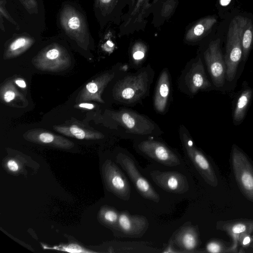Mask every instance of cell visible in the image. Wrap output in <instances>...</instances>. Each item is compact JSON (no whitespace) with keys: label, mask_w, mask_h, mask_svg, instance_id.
<instances>
[{"label":"cell","mask_w":253,"mask_h":253,"mask_svg":"<svg viewBox=\"0 0 253 253\" xmlns=\"http://www.w3.org/2000/svg\"><path fill=\"white\" fill-rule=\"evenodd\" d=\"M62 251L68 252H88L86 250H84L83 247L77 244H70L66 246L63 247L61 249Z\"/></svg>","instance_id":"26"},{"label":"cell","mask_w":253,"mask_h":253,"mask_svg":"<svg viewBox=\"0 0 253 253\" xmlns=\"http://www.w3.org/2000/svg\"><path fill=\"white\" fill-rule=\"evenodd\" d=\"M7 169L12 173L18 172L20 169L19 163L14 159H9L5 164Z\"/></svg>","instance_id":"23"},{"label":"cell","mask_w":253,"mask_h":253,"mask_svg":"<svg viewBox=\"0 0 253 253\" xmlns=\"http://www.w3.org/2000/svg\"><path fill=\"white\" fill-rule=\"evenodd\" d=\"M79 107L84 108L87 109H92L94 108V105L90 103H81L79 105Z\"/></svg>","instance_id":"33"},{"label":"cell","mask_w":253,"mask_h":253,"mask_svg":"<svg viewBox=\"0 0 253 253\" xmlns=\"http://www.w3.org/2000/svg\"><path fill=\"white\" fill-rule=\"evenodd\" d=\"M57 129L60 133L79 139H97L102 138L104 136L100 133L87 131L76 125H72L68 128L59 127Z\"/></svg>","instance_id":"18"},{"label":"cell","mask_w":253,"mask_h":253,"mask_svg":"<svg viewBox=\"0 0 253 253\" xmlns=\"http://www.w3.org/2000/svg\"><path fill=\"white\" fill-rule=\"evenodd\" d=\"M248 233H242L239 236V242L243 247H246L250 245L251 243L253 241V238Z\"/></svg>","instance_id":"24"},{"label":"cell","mask_w":253,"mask_h":253,"mask_svg":"<svg viewBox=\"0 0 253 253\" xmlns=\"http://www.w3.org/2000/svg\"><path fill=\"white\" fill-rule=\"evenodd\" d=\"M184 83L188 90L192 94L212 88V84L207 78L201 59L191 64L185 75Z\"/></svg>","instance_id":"12"},{"label":"cell","mask_w":253,"mask_h":253,"mask_svg":"<svg viewBox=\"0 0 253 253\" xmlns=\"http://www.w3.org/2000/svg\"><path fill=\"white\" fill-rule=\"evenodd\" d=\"M181 140L189 159L204 180L210 185L216 187L218 180L215 173L208 159L194 144L188 133L185 131L180 133Z\"/></svg>","instance_id":"6"},{"label":"cell","mask_w":253,"mask_h":253,"mask_svg":"<svg viewBox=\"0 0 253 253\" xmlns=\"http://www.w3.org/2000/svg\"><path fill=\"white\" fill-rule=\"evenodd\" d=\"M178 247L186 252H192L199 245L200 239L197 230L192 225L182 227L174 237Z\"/></svg>","instance_id":"16"},{"label":"cell","mask_w":253,"mask_h":253,"mask_svg":"<svg viewBox=\"0 0 253 253\" xmlns=\"http://www.w3.org/2000/svg\"><path fill=\"white\" fill-rule=\"evenodd\" d=\"M142 153L163 165L173 167L180 164L177 155L164 143L156 140H144L138 145Z\"/></svg>","instance_id":"9"},{"label":"cell","mask_w":253,"mask_h":253,"mask_svg":"<svg viewBox=\"0 0 253 253\" xmlns=\"http://www.w3.org/2000/svg\"><path fill=\"white\" fill-rule=\"evenodd\" d=\"M250 247L253 248V241L252 242V243L250 244Z\"/></svg>","instance_id":"37"},{"label":"cell","mask_w":253,"mask_h":253,"mask_svg":"<svg viewBox=\"0 0 253 253\" xmlns=\"http://www.w3.org/2000/svg\"><path fill=\"white\" fill-rule=\"evenodd\" d=\"M111 0H101V2L103 3H107L109 2Z\"/></svg>","instance_id":"35"},{"label":"cell","mask_w":253,"mask_h":253,"mask_svg":"<svg viewBox=\"0 0 253 253\" xmlns=\"http://www.w3.org/2000/svg\"><path fill=\"white\" fill-rule=\"evenodd\" d=\"M15 93L14 91L7 90L3 95V99L6 102H9L15 98Z\"/></svg>","instance_id":"29"},{"label":"cell","mask_w":253,"mask_h":253,"mask_svg":"<svg viewBox=\"0 0 253 253\" xmlns=\"http://www.w3.org/2000/svg\"><path fill=\"white\" fill-rule=\"evenodd\" d=\"M247 19L241 16L235 17L231 21L228 30L224 58L226 67V81L229 82L234 80L242 59L241 36Z\"/></svg>","instance_id":"1"},{"label":"cell","mask_w":253,"mask_h":253,"mask_svg":"<svg viewBox=\"0 0 253 253\" xmlns=\"http://www.w3.org/2000/svg\"><path fill=\"white\" fill-rule=\"evenodd\" d=\"M107 43L110 46H113V43L110 42V41H108L107 42Z\"/></svg>","instance_id":"36"},{"label":"cell","mask_w":253,"mask_h":253,"mask_svg":"<svg viewBox=\"0 0 253 253\" xmlns=\"http://www.w3.org/2000/svg\"><path fill=\"white\" fill-rule=\"evenodd\" d=\"M212 26H205L202 24H199L195 26L194 29V32L196 36H200L203 34L206 28H210Z\"/></svg>","instance_id":"27"},{"label":"cell","mask_w":253,"mask_h":253,"mask_svg":"<svg viewBox=\"0 0 253 253\" xmlns=\"http://www.w3.org/2000/svg\"><path fill=\"white\" fill-rule=\"evenodd\" d=\"M103 179L108 191L123 200L130 196V184L124 174L110 160H106L101 167Z\"/></svg>","instance_id":"5"},{"label":"cell","mask_w":253,"mask_h":253,"mask_svg":"<svg viewBox=\"0 0 253 253\" xmlns=\"http://www.w3.org/2000/svg\"><path fill=\"white\" fill-rule=\"evenodd\" d=\"M170 93V80L167 70H163L158 80L154 97V106L156 110L164 113L167 106Z\"/></svg>","instance_id":"15"},{"label":"cell","mask_w":253,"mask_h":253,"mask_svg":"<svg viewBox=\"0 0 253 253\" xmlns=\"http://www.w3.org/2000/svg\"><path fill=\"white\" fill-rule=\"evenodd\" d=\"M148 226L149 222L145 217L123 212L119 214L118 225L115 229L123 236L135 238L142 236Z\"/></svg>","instance_id":"11"},{"label":"cell","mask_w":253,"mask_h":253,"mask_svg":"<svg viewBox=\"0 0 253 253\" xmlns=\"http://www.w3.org/2000/svg\"><path fill=\"white\" fill-rule=\"evenodd\" d=\"M218 230L226 232L232 240L231 253L237 252L240 235L242 233L251 234L253 232V220L238 219L228 221H220L217 223Z\"/></svg>","instance_id":"13"},{"label":"cell","mask_w":253,"mask_h":253,"mask_svg":"<svg viewBox=\"0 0 253 253\" xmlns=\"http://www.w3.org/2000/svg\"><path fill=\"white\" fill-rule=\"evenodd\" d=\"M25 137L34 143L60 149H70L74 145L72 141L64 137L47 132H32Z\"/></svg>","instance_id":"14"},{"label":"cell","mask_w":253,"mask_h":253,"mask_svg":"<svg viewBox=\"0 0 253 253\" xmlns=\"http://www.w3.org/2000/svg\"><path fill=\"white\" fill-rule=\"evenodd\" d=\"M232 165L235 177L244 196L253 202V166L238 147L233 146Z\"/></svg>","instance_id":"3"},{"label":"cell","mask_w":253,"mask_h":253,"mask_svg":"<svg viewBox=\"0 0 253 253\" xmlns=\"http://www.w3.org/2000/svg\"><path fill=\"white\" fill-rule=\"evenodd\" d=\"M119 214L116 210L106 207H102L98 212V219L104 225L115 229L116 228Z\"/></svg>","instance_id":"20"},{"label":"cell","mask_w":253,"mask_h":253,"mask_svg":"<svg viewBox=\"0 0 253 253\" xmlns=\"http://www.w3.org/2000/svg\"><path fill=\"white\" fill-rule=\"evenodd\" d=\"M206 249L208 252L211 253H231V246H226L224 242L218 240L209 242Z\"/></svg>","instance_id":"21"},{"label":"cell","mask_w":253,"mask_h":253,"mask_svg":"<svg viewBox=\"0 0 253 253\" xmlns=\"http://www.w3.org/2000/svg\"><path fill=\"white\" fill-rule=\"evenodd\" d=\"M244 86L236 98L233 110V122L235 126L243 121L253 94L251 88L247 85Z\"/></svg>","instance_id":"17"},{"label":"cell","mask_w":253,"mask_h":253,"mask_svg":"<svg viewBox=\"0 0 253 253\" xmlns=\"http://www.w3.org/2000/svg\"><path fill=\"white\" fill-rule=\"evenodd\" d=\"M27 40L24 38H19L15 40L10 45V49L15 51L22 47H24L27 44Z\"/></svg>","instance_id":"25"},{"label":"cell","mask_w":253,"mask_h":253,"mask_svg":"<svg viewBox=\"0 0 253 253\" xmlns=\"http://www.w3.org/2000/svg\"><path fill=\"white\" fill-rule=\"evenodd\" d=\"M150 76L148 69L125 77L116 84L114 96L123 103L130 104L139 101L147 93L150 83Z\"/></svg>","instance_id":"2"},{"label":"cell","mask_w":253,"mask_h":253,"mask_svg":"<svg viewBox=\"0 0 253 253\" xmlns=\"http://www.w3.org/2000/svg\"><path fill=\"white\" fill-rule=\"evenodd\" d=\"M82 22L79 16L73 14L68 18L67 26L70 31L75 33L76 30L79 31L82 28Z\"/></svg>","instance_id":"22"},{"label":"cell","mask_w":253,"mask_h":253,"mask_svg":"<svg viewBox=\"0 0 253 253\" xmlns=\"http://www.w3.org/2000/svg\"><path fill=\"white\" fill-rule=\"evenodd\" d=\"M116 162L126 172L142 196L155 202L160 201V198L157 192L139 172L134 161L129 156L120 153L116 156Z\"/></svg>","instance_id":"7"},{"label":"cell","mask_w":253,"mask_h":253,"mask_svg":"<svg viewBox=\"0 0 253 253\" xmlns=\"http://www.w3.org/2000/svg\"><path fill=\"white\" fill-rule=\"evenodd\" d=\"M220 39L210 44L205 54L207 67L213 85L221 89L226 80V67L220 46Z\"/></svg>","instance_id":"8"},{"label":"cell","mask_w":253,"mask_h":253,"mask_svg":"<svg viewBox=\"0 0 253 253\" xmlns=\"http://www.w3.org/2000/svg\"><path fill=\"white\" fill-rule=\"evenodd\" d=\"M16 84L21 88H25L26 86V84L24 81L21 80H17L15 81Z\"/></svg>","instance_id":"34"},{"label":"cell","mask_w":253,"mask_h":253,"mask_svg":"<svg viewBox=\"0 0 253 253\" xmlns=\"http://www.w3.org/2000/svg\"><path fill=\"white\" fill-rule=\"evenodd\" d=\"M59 55L58 50L55 48L51 49L48 50L46 54V57L50 60H53L57 58Z\"/></svg>","instance_id":"28"},{"label":"cell","mask_w":253,"mask_h":253,"mask_svg":"<svg viewBox=\"0 0 253 253\" xmlns=\"http://www.w3.org/2000/svg\"><path fill=\"white\" fill-rule=\"evenodd\" d=\"M232 0H218L220 6L225 7L228 6L231 2Z\"/></svg>","instance_id":"32"},{"label":"cell","mask_w":253,"mask_h":253,"mask_svg":"<svg viewBox=\"0 0 253 253\" xmlns=\"http://www.w3.org/2000/svg\"><path fill=\"white\" fill-rule=\"evenodd\" d=\"M132 57L135 60L139 61L144 58V53L143 51L138 50L133 53Z\"/></svg>","instance_id":"31"},{"label":"cell","mask_w":253,"mask_h":253,"mask_svg":"<svg viewBox=\"0 0 253 253\" xmlns=\"http://www.w3.org/2000/svg\"><path fill=\"white\" fill-rule=\"evenodd\" d=\"M253 44V24L252 21L248 19L241 36L242 47V60L245 62L252 49Z\"/></svg>","instance_id":"19"},{"label":"cell","mask_w":253,"mask_h":253,"mask_svg":"<svg viewBox=\"0 0 253 253\" xmlns=\"http://www.w3.org/2000/svg\"><path fill=\"white\" fill-rule=\"evenodd\" d=\"M111 116L128 133L147 135L152 134L156 128L155 124L147 117L131 110L123 109L112 112Z\"/></svg>","instance_id":"4"},{"label":"cell","mask_w":253,"mask_h":253,"mask_svg":"<svg viewBox=\"0 0 253 253\" xmlns=\"http://www.w3.org/2000/svg\"><path fill=\"white\" fill-rule=\"evenodd\" d=\"M22 2L24 4L25 6L29 9H30L31 7H37V2L35 0H21Z\"/></svg>","instance_id":"30"},{"label":"cell","mask_w":253,"mask_h":253,"mask_svg":"<svg viewBox=\"0 0 253 253\" xmlns=\"http://www.w3.org/2000/svg\"><path fill=\"white\" fill-rule=\"evenodd\" d=\"M150 176L153 181L163 190L177 194H183L189 189L187 178L176 171L154 170Z\"/></svg>","instance_id":"10"}]
</instances>
